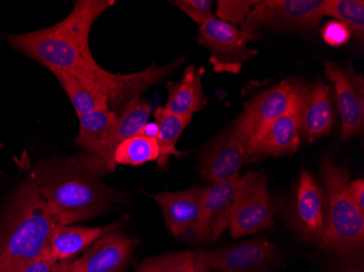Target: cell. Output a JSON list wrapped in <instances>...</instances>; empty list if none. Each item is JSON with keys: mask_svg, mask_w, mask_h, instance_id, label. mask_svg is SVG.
I'll list each match as a JSON object with an SVG mask.
<instances>
[{"mask_svg": "<svg viewBox=\"0 0 364 272\" xmlns=\"http://www.w3.org/2000/svg\"><path fill=\"white\" fill-rule=\"evenodd\" d=\"M114 4L112 0H79L59 23L6 38L14 48L48 67L55 75L87 70L97 63L90 49V31Z\"/></svg>", "mask_w": 364, "mask_h": 272, "instance_id": "1", "label": "cell"}, {"mask_svg": "<svg viewBox=\"0 0 364 272\" xmlns=\"http://www.w3.org/2000/svg\"><path fill=\"white\" fill-rule=\"evenodd\" d=\"M54 217L31 175L14 192L0 222V272H20L49 249Z\"/></svg>", "mask_w": 364, "mask_h": 272, "instance_id": "2", "label": "cell"}, {"mask_svg": "<svg viewBox=\"0 0 364 272\" xmlns=\"http://www.w3.org/2000/svg\"><path fill=\"white\" fill-rule=\"evenodd\" d=\"M93 173L75 159L46 161L34 170L33 177L56 224L70 226L98 216L117 198L116 191Z\"/></svg>", "mask_w": 364, "mask_h": 272, "instance_id": "3", "label": "cell"}, {"mask_svg": "<svg viewBox=\"0 0 364 272\" xmlns=\"http://www.w3.org/2000/svg\"><path fill=\"white\" fill-rule=\"evenodd\" d=\"M185 61V57H181L166 65L153 63L132 75L108 72L96 63L87 70L59 73L56 77L77 116L103 109L118 112L130 100L169 77Z\"/></svg>", "mask_w": 364, "mask_h": 272, "instance_id": "4", "label": "cell"}, {"mask_svg": "<svg viewBox=\"0 0 364 272\" xmlns=\"http://www.w3.org/2000/svg\"><path fill=\"white\" fill-rule=\"evenodd\" d=\"M322 177L328 202L321 246L343 256H361L364 247V212L357 207L347 192L348 170L337 165L332 159H324Z\"/></svg>", "mask_w": 364, "mask_h": 272, "instance_id": "5", "label": "cell"}, {"mask_svg": "<svg viewBox=\"0 0 364 272\" xmlns=\"http://www.w3.org/2000/svg\"><path fill=\"white\" fill-rule=\"evenodd\" d=\"M300 87L301 83L296 80H284L275 87L255 96L245 104L242 114L228 131L229 134L255 154V147L257 141L276 119L289 109Z\"/></svg>", "mask_w": 364, "mask_h": 272, "instance_id": "6", "label": "cell"}, {"mask_svg": "<svg viewBox=\"0 0 364 272\" xmlns=\"http://www.w3.org/2000/svg\"><path fill=\"white\" fill-rule=\"evenodd\" d=\"M273 214L267 179L259 173L241 178L229 217L231 236L239 239L269 228Z\"/></svg>", "mask_w": 364, "mask_h": 272, "instance_id": "7", "label": "cell"}, {"mask_svg": "<svg viewBox=\"0 0 364 272\" xmlns=\"http://www.w3.org/2000/svg\"><path fill=\"white\" fill-rule=\"evenodd\" d=\"M325 0H265L247 16L245 28L276 31L316 30L323 19Z\"/></svg>", "mask_w": 364, "mask_h": 272, "instance_id": "8", "label": "cell"}, {"mask_svg": "<svg viewBox=\"0 0 364 272\" xmlns=\"http://www.w3.org/2000/svg\"><path fill=\"white\" fill-rule=\"evenodd\" d=\"M276 249L264 237L236 246L198 253V271L259 272L275 257Z\"/></svg>", "mask_w": 364, "mask_h": 272, "instance_id": "9", "label": "cell"}, {"mask_svg": "<svg viewBox=\"0 0 364 272\" xmlns=\"http://www.w3.org/2000/svg\"><path fill=\"white\" fill-rule=\"evenodd\" d=\"M77 116L80 130L77 144L87 155L83 165L94 173H112L116 163L109 155L108 146L117 122L118 112L103 109Z\"/></svg>", "mask_w": 364, "mask_h": 272, "instance_id": "10", "label": "cell"}, {"mask_svg": "<svg viewBox=\"0 0 364 272\" xmlns=\"http://www.w3.org/2000/svg\"><path fill=\"white\" fill-rule=\"evenodd\" d=\"M325 73L334 84L337 105L341 116V135L350 138L361 134L364 126L363 81L359 75L327 61Z\"/></svg>", "mask_w": 364, "mask_h": 272, "instance_id": "11", "label": "cell"}, {"mask_svg": "<svg viewBox=\"0 0 364 272\" xmlns=\"http://www.w3.org/2000/svg\"><path fill=\"white\" fill-rule=\"evenodd\" d=\"M240 179V175H236L226 181L203 187L201 214L191 229L198 240H218L228 228L231 207Z\"/></svg>", "mask_w": 364, "mask_h": 272, "instance_id": "12", "label": "cell"}, {"mask_svg": "<svg viewBox=\"0 0 364 272\" xmlns=\"http://www.w3.org/2000/svg\"><path fill=\"white\" fill-rule=\"evenodd\" d=\"M136 240L119 231L102 235L95 244L73 263L70 272H120L130 259Z\"/></svg>", "mask_w": 364, "mask_h": 272, "instance_id": "13", "label": "cell"}, {"mask_svg": "<svg viewBox=\"0 0 364 272\" xmlns=\"http://www.w3.org/2000/svg\"><path fill=\"white\" fill-rule=\"evenodd\" d=\"M261 158L227 132L205 151L200 173L208 183H218L239 175L243 165Z\"/></svg>", "mask_w": 364, "mask_h": 272, "instance_id": "14", "label": "cell"}, {"mask_svg": "<svg viewBox=\"0 0 364 272\" xmlns=\"http://www.w3.org/2000/svg\"><path fill=\"white\" fill-rule=\"evenodd\" d=\"M304 85L294 98L289 109L276 119L257 141L255 153L261 156H284L292 155L301 143V108Z\"/></svg>", "mask_w": 364, "mask_h": 272, "instance_id": "15", "label": "cell"}, {"mask_svg": "<svg viewBox=\"0 0 364 272\" xmlns=\"http://www.w3.org/2000/svg\"><path fill=\"white\" fill-rule=\"evenodd\" d=\"M257 38L255 31L237 28L214 16L200 26L198 42L220 58L247 60L255 55L247 43Z\"/></svg>", "mask_w": 364, "mask_h": 272, "instance_id": "16", "label": "cell"}, {"mask_svg": "<svg viewBox=\"0 0 364 272\" xmlns=\"http://www.w3.org/2000/svg\"><path fill=\"white\" fill-rule=\"evenodd\" d=\"M327 202L320 185L306 170L300 175L296 186L294 224L311 240L320 242L324 233Z\"/></svg>", "mask_w": 364, "mask_h": 272, "instance_id": "17", "label": "cell"}, {"mask_svg": "<svg viewBox=\"0 0 364 272\" xmlns=\"http://www.w3.org/2000/svg\"><path fill=\"white\" fill-rule=\"evenodd\" d=\"M163 210L164 218L173 236L191 230L198 222L202 210L203 187L194 186L176 193L150 194Z\"/></svg>", "mask_w": 364, "mask_h": 272, "instance_id": "18", "label": "cell"}, {"mask_svg": "<svg viewBox=\"0 0 364 272\" xmlns=\"http://www.w3.org/2000/svg\"><path fill=\"white\" fill-rule=\"evenodd\" d=\"M334 126L329 87L322 82L304 87L301 108V134L309 143L329 134Z\"/></svg>", "mask_w": 364, "mask_h": 272, "instance_id": "19", "label": "cell"}, {"mask_svg": "<svg viewBox=\"0 0 364 272\" xmlns=\"http://www.w3.org/2000/svg\"><path fill=\"white\" fill-rule=\"evenodd\" d=\"M205 69L190 65L186 69L183 77L178 82H168V97L165 109L180 116H193L196 112L203 109L206 103L202 87V77Z\"/></svg>", "mask_w": 364, "mask_h": 272, "instance_id": "20", "label": "cell"}, {"mask_svg": "<svg viewBox=\"0 0 364 272\" xmlns=\"http://www.w3.org/2000/svg\"><path fill=\"white\" fill-rule=\"evenodd\" d=\"M103 233V228L57 224L50 237L49 249L57 261H68L96 242Z\"/></svg>", "mask_w": 364, "mask_h": 272, "instance_id": "21", "label": "cell"}, {"mask_svg": "<svg viewBox=\"0 0 364 272\" xmlns=\"http://www.w3.org/2000/svg\"><path fill=\"white\" fill-rule=\"evenodd\" d=\"M151 112H152V105L150 102H147L141 96L130 100L118 111L117 122L108 146V151L112 158H114V149L120 143L141 134L145 124L149 121Z\"/></svg>", "mask_w": 364, "mask_h": 272, "instance_id": "22", "label": "cell"}, {"mask_svg": "<svg viewBox=\"0 0 364 272\" xmlns=\"http://www.w3.org/2000/svg\"><path fill=\"white\" fill-rule=\"evenodd\" d=\"M155 124L159 126L156 135L159 146V158L157 165L161 169L166 168L169 157L182 156L176 145L182 132L191 124L192 116H180L167 111L164 107H157L154 111Z\"/></svg>", "mask_w": 364, "mask_h": 272, "instance_id": "23", "label": "cell"}, {"mask_svg": "<svg viewBox=\"0 0 364 272\" xmlns=\"http://www.w3.org/2000/svg\"><path fill=\"white\" fill-rule=\"evenodd\" d=\"M159 146L155 138L139 134L120 143L114 153L116 165H141L159 161Z\"/></svg>", "mask_w": 364, "mask_h": 272, "instance_id": "24", "label": "cell"}, {"mask_svg": "<svg viewBox=\"0 0 364 272\" xmlns=\"http://www.w3.org/2000/svg\"><path fill=\"white\" fill-rule=\"evenodd\" d=\"M323 14L345 24L360 40L364 38V1L362 0H325Z\"/></svg>", "mask_w": 364, "mask_h": 272, "instance_id": "25", "label": "cell"}, {"mask_svg": "<svg viewBox=\"0 0 364 272\" xmlns=\"http://www.w3.org/2000/svg\"><path fill=\"white\" fill-rule=\"evenodd\" d=\"M198 253L192 251L168 254L145 261L138 272H200L198 271Z\"/></svg>", "mask_w": 364, "mask_h": 272, "instance_id": "26", "label": "cell"}, {"mask_svg": "<svg viewBox=\"0 0 364 272\" xmlns=\"http://www.w3.org/2000/svg\"><path fill=\"white\" fill-rule=\"evenodd\" d=\"M259 3V0H220L216 18L231 26L245 28L247 16Z\"/></svg>", "mask_w": 364, "mask_h": 272, "instance_id": "27", "label": "cell"}, {"mask_svg": "<svg viewBox=\"0 0 364 272\" xmlns=\"http://www.w3.org/2000/svg\"><path fill=\"white\" fill-rule=\"evenodd\" d=\"M321 34L324 42L333 47L345 46L353 36L349 28L337 20L326 22L323 26Z\"/></svg>", "mask_w": 364, "mask_h": 272, "instance_id": "28", "label": "cell"}, {"mask_svg": "<svg viewBox=\"0 0 364 272\" xmlns=\"http://www.w3.org/2000/svg\"><path fill=\"white\" fill-rule=\"evenodd\" d=\"M59 263L53 256L50 249H47L40 256L28 263L20 272H55L58 268Z\"/></svg>", "mask_w": 364, "mask_h": 272, "instance_id": "29", "label": "cell"}, {"mask_svg": "<svg viewBox=\"0 0 364 272\" xmlns=\"http://www.w3.org/2000/svg\"><path fill=\"white\" fill-rule=\"evenodd\" d=\"M347 192H348L349 197L355 202L357 207L364 212V180H355L348 183Z\"/></svg>", "mask_w": 364, "mask_h": 272, "instance_id": "30", "label": "cell"}, {"mask_svg": "<svg viewBox=\"0 0 364 272\" xmlns=\"http://www.w3.org/2000/svg\"><path fill=\"white\" fill-rule=\"evenodd\" d=\"M173 5L176 7L179 8L181 11L185 12L189 18H191L196 23H198V26H202V24L205 23L208 20L214 18V13H204V12L196 11V10L190 9V8L186 7V6L182 5L180 3L179 0H176V1H173Z\"/></svg>", "mask_w": 364, "mask_h": 272, "instance_id": "31", "label": "cell"}, {"mask_svg": "<svg viewBox=\"0 0 364 272\" xmlns=\"http://www.w3.org/2000/svg\"><path fill=\"white\" fill-rule=\"evenodd\" d=\"M179 1L182 5L196 11L213 13L212 8L214 3L210 0H179Z\"/></svg>", "mask_w": 364, "mask_h": 272, "instance_id": "32", "label": "cell"}, {"mask_svg": "<svg viewBox=\"0 0 364 272\" xmlns=\"http://www.w3.org/2000/svg\"><path fill=\"white\" fill-rule=\"evenodd\" d=\"M157 133H159V126H157V124H155V122H153V124H145L141 134L145 135V136H149V138H156Z\"/></svg>", "mask_w": 364, "mask_h": 272, "instance_id": "33", "label": "cell"}, {"mask_svg": "<svg viewBox=\"0 0 364 272\" xmlns=\"http://www.w3.org/2000/svg\"><path fill=\"white\" fill-rule=\"evenodd\" d=\"M336 272H364L363 267L359 265H347L339 268Z\"/></svg>", "mask_w": 364, "mask_h": 272, "instance_id": "34", "label": "cell"}, {"mask_svg": "<svg viewBox=\"0 0 364 272\" xmlns=\"http://www.w3.org/2000/svg\"><path fill=\"white\" fill-rule=\"evenodd\" d=\"M68 265V261H61V263H59L58 268H57L55 272H70L69 271Z\"/></svg>", "mask_w": 364, "mask_h": 272, "instance_id": "35", "label": "cell"}]
</instances>
